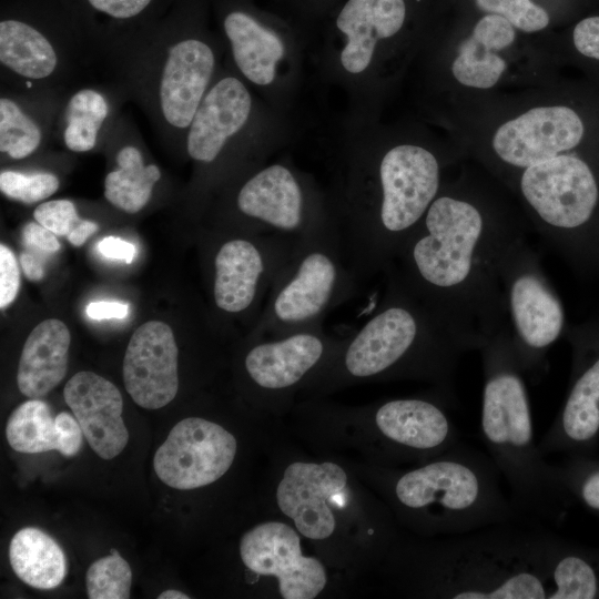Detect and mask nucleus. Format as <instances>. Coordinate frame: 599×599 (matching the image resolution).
<instances>
[{
  "mask_svg": "<svg viewBox=\"0 0 599 599\" xmlns=\"http://www.w3.org/2000/svg\"><path fill=\"white\" fill-rule=\"evenodd\" d=\"M528 229L507 189L466 159L448 174L392 267L467 352L479 351L507 328L500 268Z\"/></svg>",
  "mask_w": 599,
  "mask_h": 599,
  "instance_id": "1",
  "label": "nucleus"
},
{
  "mask_svg": "<svg viewBox=\"0 0 599 599\" xmlns=\"http://www.w3.org/2000/svg\"><path fill=\"white\" fill-rule=\"evenodd\" d=\"M467 158L409 112L395 120L344 116L326 189L346 262L366 282L393 265L448 174Z\"/></svg>",
  "mask_w": 599,
  "mask_h": 599,
  "instance_id": "2",
  "label": "nucleus"
},
{
  "mask_svg": "<svg viewBox=\"0 0 599 599\" xmlns=\"http://www.w3.org/2000/svg\"><path fill=\"white\" fill-rule=\"evenodd\" d=\"M386 558L412 593L449 599H576L593 570L529 518L439 538L397 537Z\"/></svg>",
  "mask_w": 599,
  "mask_h": 599,
  "instance_id": "3",
  "label": "nucleus"
},
{
  "mask_svg": "<svg viewBox=\"0 0 599 599\" xmlns=\"http://www.w3.org/2000/svg\"><path fill=\"white\" fill-rule=\"evenodd\" d=\"M476 11V18L449 26L432 13L402 89L410 112L428 124L459 102L559 78L538 38Z\"/></svg>",
  "mask_w": 599,
  "mask_h": 599,
  "instance_id": "4",
  "label": "nucleus"
},
{
  "mask_svg": "<svg viewBox=\"0 0 599 599\" xmlns=\"http://www.w3.org/2000/svg\"><path fill=\"white\" fill-rule=\"evenodd\" d=\"M430 0H338L314 33L317 79L341 90L345 116L383 118L399 93L429 19Z\"/></svg>",
  "mask_w": 599,
  "mask_h": 599,
  "instance_id": "5",
  "label": "nucleus"
},
{
  "mask_svg": "<svg viewBox=\"0 0 599 599\" xmlns=\"http://www.w3.org/2000/svg\"><path fill=\"white\" fill-rule=\"evenodd\" d=\"M195 10L174 23L138 29L98 55L159 140L184 155L187 129L224 63L225 49Z\"/></svg>",
  "mask_w": 599,
  "mask_h": 599,
  "instance_id": "6",
  "label": "nucleus"
},
{
  "mask_svg": "<svg viewBox=\"0 0 599 599\" xmlns=\"http://www.w3.org/2000/svg\"><path fill=\"white\" fill-rule=\"evenodd\" d=\"M463 345L408 290L395 270L373 315L304 386L331 390L367 380L416 379L432 383L450 403Z\"/></svg>",
  "mask_w": 599,
  "mask_h": 599,
  "instance_id": "7",
  "label": "nucleus"
},
{
  "mask_svg": "<svg viewBox=\"0 0 599 599\" xmlns=\"http://www.w3.org/2000/svg\"><path fill=\"white\" fill-rule=\"evenodd\" d=\"M481 439L506 479L510 499L526 518L550 525L562 515L567 488L561 469L550 465L535 440L530 399L507 328L480 349Z\"/></svg>",
  "mask_w": 599,
  "mask_h": 599,
  "instance_id": "8",
  "label": "nucleus"
},
{
  "mask_svg": "<svg viewBox=\"0 0 599 599\" xmlns=\"http://www.w3.org/2000/svg\"><path fill=\"white\" fill-rule=\"evenodd\" d=\"M490 458L467 444L379 476L397 519L422 538L454 536L526 519L506 497Z\"/></svg>",
  "mask_w": 599,
  "mask_h": 599,
  "instance_id": "9",
  "label": "nucleus"
},
{
  "mask_svg": "<svg viewBox=\"0 0 599 599\" xmlns=\"http://www.w3.org/2000/svg\"><path fill=\"white\" fill-rule=\"evenodd\" d=\"M297 132V116L266 103L224 62L187 129L184 155L195 166L199 201L242 169L272 158Z\"/></svg>",
  "mask_w": 599,
  "mask_h": 599,
  "instance_id": "10",
  "label": "nucleus"
},
{
  "mask_svg": "<svg viewBox=\"0 0 599 599\" xmlns=\"http://www.w3.org/2000/svg\"><path fill=\"white\" fill-rule=\"evenodd\" d=\"M219 10L224 62L274 109L297 116L309 39L285 16L252 0H223Z\"/></svg>",
  "mask_w": 599,
  "mask_h": 599,
  "instance_id": "11",
  "label": "nucleus"
},
{
  "mask_svg": "<svg viewBox=\"0 0 599 599\" xmlns=\"http://www.w3.org/2000/svg\"><path fill=\"white\" fill-rule=\"evenodd\" d=\"M361 282L348 266L331 213L296 238L275 280L253 336H278L323 327L325 316L352 300Z\"/></svg>",
  "mask_w": 599,
  "mask_h": 599,
  "instance_id": "12",
  "label": "nucleus"
},
{
  "mask_svg": "<svg viewBox=\"0 0 599 599\" xmlns=\"http://www.w3.org/2000/svg\"><path fill=\"white\" fill-rule=\"evenodd\" d=\"M219 192L220 212L243 231L298 237L331 215L326 190L287 154L242 169Z\"/></svg>",
  "mask_w": 599,
  "mask_h": 599,
  "instance_id": "13",
  "label": "nucleus"
},
{
  "mask_svg": "<svg viewBox=\"0 0 599 599\" xmlns=\"http://www.w3.org/2000/svg\"><path fill=\"white\" fill-rule=\"evenodd\" d=\"M500 281L507 331L525 374L539 377L550 347L565 327L562 304L527 238L506 255Z\"/></svg>",
  "mask_w": 599,
  "mask_h": 599,
  "instance_id": "14",
  "label": "nucleus"
},
{
  "mask_svg": "<svg viewBox=\"0 0 599 599\" xmlns=\"http://www.w3.org/2000/svg\"><path fill=\"white\" fill-rule=\"evenodd\" d=\"M95 61L83 34L55 33L30 20L0 21L1 85L18 90H68Z\"/></svg>",
  "mask_w": 599,
  "mask_h": 599,
  "instance_id": "15",
  "label": "nucleus"
},
{
  "mask_svg": "<svg viewBox=\"0 0 599 599\" xmlns=\"http://www.w3.org/2000/svg\"><path fill=\"white\" fill-rule=\"evenodd\" d=\"M296 238L243 231L216 244L212 258L215 307L230 316L254 313L290 260Z\"/></svg>",
  "mask_w": 599,
  "mask_h": 599,
  "instance_id": "16",
  "label": "nucleus"
},
{
  "mask_svg": "<svg viewBox=\"0 0 599 599\" xmlns=\"http://www.w3.org/2000/svg\"><path fill=\"white\" fill-rule=\"evenodd\" d=\"M445 396L402 397L365 410L374 438L387 461H425L460 441L459 430L446 410Z\"/></svg>",
  "mask_w": 599,
  "mask_h": 599,
  "instance_id": "17",
  "label": "nucleus"
},
{
  "mask_svg": "<svg viewBox=\"0 0 599 599\" xmlns=\"http://www.w3.org/2000/svg\"><path fill=\"white\" fill-rule=\"evenodd\" d=\"M254 337L243 356V369L255 390L274 407L304 387L343 342L326 334L323 327Z\"/></svg>",
  "mask_w": 599,
  "mask_h": 599,
  "instance_id": "18",
  "label": "nucleus"
},
{
  "mask_svg": "<svg viewBox=\"0 0 599 599\" xmlns=\"http://www.w3.org/2000/svg\"><path fill=\"white\" fill-rule=\"evenodd\" d=\"M235 436L217 423L186 417L175 424L153 458L156 476L169 487L191 490L222 478L234 463Z\"/></svg>",
  "mask_w": 599,
  "mask_h": 599,
  "instance_id": "19",
  "label": "nucleus"
},
{
  "mask_svg": "<svg viewBox=\"0 0 599 599\" xmlns=\"http://www.w3.org/2000/svg\"><path fill=\"white\" fill-rule=\"evenodd\" d=\"M348 480L345 469L334 461H293L277 484V507L304 538L329 540L337 531Z\"/></svg>",
  "mask_w": 599,
  "mask_h": 599,
  "instance_id": "20",
  "label": "nucleus"
},
{
  "mask_svg": "<svg viewBox=\"0 0 599 599\" xmlns=\"http://www.w3.org/2000/svg\"><path fill=\"white\" fill-rule=\"evenodd\" d=\"M240 556L251 572L275 579L284 599H313L327 585L325 566L304 555L300 532L284 521H264L246 531Z\"/></svg>",
  "mask_w": 599,
  "mask_h": 599,
  "instance_id": "21",
  "label": "nucleus"
},
{
  "mask_svg": "<svg viewBox=\"0 0 599 599\" xmlns=\"http://www.w3.org/2000/svg\"><path fill=\"white\" fill-rule=\"evenodd\" d=\"M179 348L171 327L160 321L139 326L125 349L122 374L128 394L142 408L159 409L179 390Z\"/></svg>",
  "mask_w": 599,
  "mask_h": 599,
  "instance_id": "22",
  "label": "nucleus"
},
{
  "mask_svg": "<svg viewBox=\"0 0 599 599\" xmlns=\"http://www.w3.org/2000/svg\"><path fill=\"white\" fill-rule=\"evenodd\" d=\"M110 169L103 182L104 199L116 210L136 214L154 197L163 172L148 153L133 120L122 113L103 149Z\"/></svg>",
  "mask_w": 599,
  "mask_h": 599,
  "instance_id": "23",
  "label": "nucleus"
},
{
  "mask_svg": "<svg viewBox=\"0 0 599 599\" xmlns=\"http://www.w3.org/2000/svg\"><path fill=\"white\" fill-rule=\"evenodd\" d=\"M128 101L124 90L112 81L72 85L63 95L53 140L69 153L103 151Z\"/></svg>",
  "mask_w": 599,
  "mask_h": 599,
  "instance_id": "24",
  "label": "nucleus"
},
{
  "mask_svg": "<svg viewBox=\"0 0 599 599\" xmlns=\"http://www.w3.org/2000/svg\"><path fill=\"white\" fill-rule=\"evenodd\" d=\"M63 397L99 457L109 460L123 451L129 432L122 395L113 383L93 372H78L67 382Z\"/></svg>",
  "mask_w": 599,
  "mask_h": 599,
  "instance_id": "25",
  "label": "nucleus"
},
{
  "mask_svg": "<svg viewBox=\"0 0 599 599\" xmlns=\"http://www.w3.org/2000/svg\"><path fill=\"white\" fill-rule=\"evenodd\" d=\"M67 90L0 89V154L2 161L21 162L43 153Z\"/></svg>",
  "mask_w": 599,
  "mask_h": 599,
  "instance_id": "26",
  "label": "nucleus"
},
{
  "mask_svg": "<svg viewBox=\"0 0 599 599\" xmlns=\"http://www.w3.org/2000/svg\"><path fill=\"white\" fill-rule=\"evenodd\" d=\"M83 437L73 414L61 412L53 416L50 406L40 398L19 405L6 426L10 447L24 454L57 450L64 457H73L80 451Z\"/></svg>",
  "mask_w": 599,
  "mask_h": 599,
  "instance_id": "27",
  "label": "nucleus"
},
{
  "mask_svg": "<svg viewBox=\"0 0 599 599\" xmlns=\"http://www.w3.org/2000/svg\"><path fill=\"white\" fill-rule=\"evenodd\" d=\"M71 335L60 319L49 318L29 334L19 361L17 383L29 398H41L55 388L68 369Z\"/></svg>",
  "mask_w": 599,
  "mask_h": 599,
  "instance_id": "28",
  "label": "nucleus"
},
{
  "mask_svg": "<svg viewBox=\"0 0 599 599\" xmlns=\"http://www.w3.org/2000/svg\"><path fill=\"white\" fill-rule=\"evenodd\" d=\"M599 432V356L573 382L539 448L544 455L590 443Z\"/></svg>",
  "mask_w": 599,
  "mask_h": 599,
  "instance_id": "29",
  "label": "nucleus"
},
{
  "mask_svg": "<svg viewBox=\"0 0 599 599\" xmlns=\"http://www.w3.org/2000/svg\"><path fill=\"white\" fill-rule=\"evenodd\" d=\"M13 572L28 586L53 589L67 575V559L59 544L35 527H24L14 534L9 546Z\"/></svg>",
  "mask_w": 599,
  "mask_h": 599,
  "instance_id": "30",
  "label": "nucleus"
},
{
  "mask_svg": "<svg viewBox=\"0 0 599 599\" xmlns=\"http://www.w3.org/2000/svg\"><path fill=\"white\" fill-rule=\"evenodd\" d=\"M550 62L561 67L562 62L573 57L599 63V16H591L578 21L569 35L552 33L538 38Z\"/></svg>",
  "mask_w": 599,
  "mask_h": 599,
  "instance_id": "31",
  "label": "nucleus"
},
{
  "mask_svg": "<svg viewBox=\"0 0 599 599\" xmlns=\"http://www.w3.org/2000/svg\"><path fill=\"white\" fill-rule=\"evenodd\" d=\"M60 176L44 167H6L0 173V191L12 201L24 204L42 202L60 187Z\"/></svg>",
  "mask_w": 599,
  "mask_h": 599,
  "instance_id": "32",
  "label": "nucleus"
},
{
  "mask_svg": "<svg viewBox=\"0 0 599 599\" xmlns=\"http://www.w3.org/2000/svg\"><path fill=\"white\" fill-rule=\"evenodd\" d=\"M132 571L128 561L112 549L109 556L93 561L85 573L90 599H128Z\"/></svg>",
  "mask_w": 599,
  "mask_h": 599,
  "instance_id": "33",
  "label": "nucleus"
},
{
  "mask_svg": "<svg viewBox=\"0 0 599 599\" xmlns=\"http://www.w3.org/2000/svg\"><path fill=\"white\" fill-rule=\"evenodd\" d=\"M476 10L505 18L519 32L529 37L550 34L554 16L531 0H471Z\"/></svg>",
  "mask_w": 599,
  "mask_h": 599,
  "instance_id": "34",
  "label": "nucleus"
},
{
  "mask_svg": "<svg viewBox=\"0 0 599 599\" xmlns=\"http://www.w3.org/2000/svg\"><path fill=\"white\" fill-rule=\"evenodd\" d=\"M33 219L57 236H68L84 219L75 203L68 199L41 202L33 210Z\"/></svg>",
  "mask_w": 599,
  "mask_h": 599,
  "instance_id": "35",
  "label": "nucleus"
},
{
  "mask_svg": "<svg viewBox=\"0 0 599 599\" xmlns=\"http://www.w3.org/2000/svg\"><path fill=\"white\" fill-rule=\"evenodd\" d=\"M337 2L338 0H282L284 12L281 14L297 24L311 43L314 33Z\"/></svg>",
  "mask_w": 599,
  "mask_h": 599,
  "instance_id": "36",
  "label": "nucleus"
},
{
  "mask_svg": "<svg viewBox=\"0 0 599 599\" xmlns=\"http://www.w3.org/2000/svg\"><path fill=\"white\" fill-rule=\"evenodd\" d=\"M154 0H85L90 9L111 21L129 22L142 16Z\"/></svg>",
  "mask_w": 599,
  "mask_h": 599,
  "instance_id": "37",
  "label": "nucleus"
},
{
  "mask_svg": "<svg viewBox=\"0 0 599 599\" xmlns=\"http://www.w3.org/2000/svg\"><path fill=\"white\" fill-rule=\"evenodd\" d=\"M20 288V271L13 252L0 245V308L4 309L16 298Z\"/></svg>",
  "mask_w": 599,
  "mask_h": 599,
  "instance_id": "38",
  "label": "nucleus"
},
{
  "mask_svg": "<svg viewBox=\"0 0 599 599\" xmlns=\"http://www.w3.org/2000/svg\"><path fill=\"white\" fill-rule=\"evenodd\" d=\"M21 241L24 247L37 248L50 254L60 250L57 235L35 222H28L21 230Z\"/></svg>",
  "mask_w": 599,
  "mask_h": 599,
  "instance_id": "39",
  "label": "nucleus"
},
{
  "mask_svg": "<svg viewBox=\"0 0 599 599\" xmlns=\"http://www.w3.org/2000/svg\"><path fill=\"white\" fill-rule=\"evenodd\" d=\"M50 253L26 247L20 255V265L27 278L33 282L41 281L45 275V266Z\"/></svg>",
  "mask_w": 599,
  "mask_h": 599,
  "instance_id": "40",
  "label": "nucleus"
},
{
  "mask_svg": "<svg viewBox=\"0 0 599 599\" xmlns=\"http://www.w3.org/2000/svg\"><path fill=\"white\" fill-rule=\"evenodd\" d=\"M99 252L112 260H121L130 264L136 253L135 246L120 237L106 236L98 244Z\"/></svg>",
  "mask_w": 599,
  "mask_h": 599,
  "instance_id": "41",
  "label": "nucleus"
},
{
  "mask_svg": "<svg viewBox=\"0 0 599 599\" xmlns=\"http://www.w3.org/2000/svg\"><path fill=\"white\" fill-rule=\"evenodd\" d=\"M562 476L564 478L579 479L577 488L580 497L587 506L599 510V468L590 470L580 478L564 473Z\"/></svg>",
  "mask_w": 599,
  "mask_h": 599,
  "instance_id": "42",
  "label": "nucleus"
},
{
  "mask_svg": "<svg viewBox=\"0 0 599 599\" xmlns=\"http://www.w3.org/2000/svg\"><path fill=\"white\" fill-rule=\"evenodd\" d=\"M87 315L97 321L101 319H123L130 313V307L121 302H91L85 308Z\"/></svg>",
  "mask_w": 599,
  "mask_h": 599,
  "instance_id": "43",
  "label": "nucleus"
},
{
  "mask_svg": "<svg viewBox=\"0 0 599 599\" xmlns=\"http://www.w3.org/2000/svg\"><path fill=\"white\" fill-rule=\"evenodd\" d=\"M97 222L84 219L68 236V241L74 246H81L87 240L98 232Z\"/></svg>",
  "mask_w": 599,
  "mask_h": 599,
  "instance_id": "44",
  "label": "nucleus"
},
{
  "mask_svg": "<svg viewBox=\"0 0 599 599\" xmlns=\"http://www.w3.org/2000/svg\"><path fill=\"white\" fill-rule=\"evenodd\" d=\"M189 598L190 596L175 589H167L158 596V599H189Z\"/></svg>",
  "mask_w": 599,
  "mask_h": 599,
  "instance_id": "45",
  "label": "nucleus"
}]
</instances>
